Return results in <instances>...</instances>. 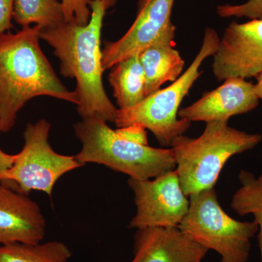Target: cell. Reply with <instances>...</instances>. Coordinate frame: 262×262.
Returning <instances> with one entry per match:
<instances>
[{
    "mask_svg": "<svg viewBox=\"0 0 262 262\" xmlns=\"http://www.w3.org/2000/svg\"><path fill=\"white\" fill-rule=\"evenodd\" d=\"M89 24L64 21L42 28L40 39L54 50L61 61V74L75 79L79 98L77 111L82 119L97 117L115 122L117 110L103 88L101 29L106 8L99 0H91Z\"/></svg>",
    "mask_w": 262,
    "mask_h": 262,
    "instance_id": "obj_1",
    "label": "cell"
},
{
    "mask_svg": "<svg viewBox=\"0 0 262 262\" xmlns=\"http://www.w3.org/2000/svg\"><path fill=\"white\" fill-rule=\"evenodd\" d=\"M42 27H23L0 34V128L11 130L26 103L38 96H50L79 104L75 91L62 83L45 56L39 39Z\"/></svg>",
    "mask_w": 262,
    "mask_h": 262,
    "instance_id": "obj_2",
    "label": "cell"
},
{
    "mask_svg": "<svg viewBox=\"0 0 262 262\" xmlns=\"http://www.w3.org/2000/svg\"><path fill=\"white\" fill-rule=\"evenodd\" d=\"M261 140L260 134L237 130L229 126L228 121L208 122L196 139L179 136L170 146L183 192L189 196L213 189L227 162Z\"/></svg>",
    "mask_w": 262,
    "mask_h": 262,
    "instance_id": "obj_3",
    "label": "cell"
},
{
    "mask_svg": "<svg viewBox=\"0 0 262 262\" xmlns=\"http://www.w3.org/2000/svg\"><path fill=\"white\" fill-rule=\"evenodd\" d=\"M106 122L94 117L82 119L74 125L82 145L75 156L79 163L105 165L136 180L156 178L175 170L171 148L160 149L134 142L113 130Z\"/></svg>",
    "mask_w": 262,
    "mask_h": 262,
    "instance_id": "obj_4",
    "label": "cell"
},
{
    "mask_svg": "<svg viewBox=\"0 0 262 262\" xmlns=\"http://www.w3.org/2000/svg\"><path fill=\"white\" fill-rule=\"evenodd\" d=\"M220 40L214 29L206 28L201 50L186 72L168 87L150 95L134 107L118 108L115 122L117 127L140 125L151 131L160 145L171 146L174 139L184 135L192 123L187 119H178L179 106L201 76L203 62L215 54Z\"/></svg>",
    "mask_w": 262,
    "mask_h": 262,
    "instance_id": "obj_5",
    "label": "cell"
},
{
    "mask_svg": "<svg viewBox=\"0 0 262 262\" xmlns=\"http://www.w3.org/2000/svg\"><path fill=\"white\" fill-rule=\"evenodd\" d=\"M179 228L196 244L220 255L222 262H248L251 239L259 228L225 213L214 188L189 196L187 214Z\"/></svg>",
    "mask_w": 262,
    "mask_h": 262,
    "instance_id": "obj_6",
    "label": "cell"
},
{
    "mask_svg": "<svg viewBox=\"0 0 262 262\" xmlns=\"http://www.w3.org/2000/svg\"><path fill=\"white\" fill-rule=\"evenodd\" d=\"M51 127L44 119L27 125L23 149L15 155L13 165L0 173V182L12 184L24 194L37 190L51 198L58 179L83 166L75 156L58 154L53 150L48 141Z\"/></svg>",
    "mask_w": 262,
    "mask_h": 262,
    "instance_id": "obj_7",
    "label": "cell"
},
{
    "mask_svg": "<svg viewBox=\"0 0 262 262\" xmlns=\"http://www.w3.org/2000/svg\"><path fill=\"white\" fill-rule=\"evenodd\" d=\"M154 179L127 181L137 208L130 228L179 227L187 214L189 200L183 192L176 170Z\"/></svg>",
    "mask_w": 262,
    "mask_h": 262,
    "instance_id": "obj_8",
    "label": "cell"
},
{
    "mask_svg": "<svg viewBox=\"0 0 262 262\" xmlns=\"http://www.w3.org/2000/svg\"><path fill=\"white\" fill-rule=\"evenodd\" d=\"M175 0H139L137 16L118 40L105 42L103 70H110L122 60L139 54L151 45L173 46L176 27L172 23Z\"/></svg>",
    "mask_w": 262,
    "mask_h": 262,
    "instance_id": "obj_9",
    "label": "cell"
},
{
    "mask_svg": "<svg viewBox=\"0 0 262 262\" xmlns=\"http://www.w3.org/2000/svg\"><path fill=\"white\" fill-rule=\"evenodd\" d=\"M217 80L251 78L262 72V19L232 22L226 28L213 55Z\"/></svg>",
    "mask_w": 262,
    "mask_h": 262,
    "instance_id": "obj_10",
    "label": "cell"
},
{
    "mask_svg": "<svg viewBox=\"0 0 262 262\" xmlns=\"http://www.w3.org/2000/svg\"><path fill=\"white\" fill-rule=\"evenodd\" d=\"M46 230V219L37 203L8 183L1 182L0 246L39 244Z\"/></svg>",
    "mask_w": 262,
    "mask_h": 262,
    "instance_id": "obj_11",
    "label": "cell"
},
{
    "mask_svg": "<svg viewBox=\"0 0 262 262\" xmlns=\"http://www.w3.org/2000/svg\"><path fill=\"white\" fill-rule=\"evenodd\" d=\"M258 103L254 84L241 77H229L196 102L179 110L178 115L190 122L229 121L230 117L253 111Z\"/></svg>",
    "mask_w": 262,
    "mask_h": 262,
    "instance_id": "obj_12",
    "label": "cell"
},
{
    "mask_svg": "<svg viewBox=\"0 0 262 262\" xmlns=\"http://www.w3.org/2000/svg\"><path fill=\"white\" fill-rule=\"evenodd\" d=\"M208 250L179 227L139 229L130 262H201Z\"/></svg>",
    "mask_w": 262,
    "mask_h": 262,
    "instance_id": "obj_13",
    "label": "cell"
},
{
    "mask_svg": "<svg viewBox=\"0 0 262 262\" xmlns=\"http://www.w3.org/2000/svg\"><path fill=\"white\" fill-rule=\"evenodd\" d=\"M139 57L145 77L146 97L182 75L184 61L173 46L151 45L139 53Z\"/></svg>",
    "mask_w": 262,
    "mask_h": 262,
    "instance_id": "obj_14",
    "label": "cell"
},
{
    "mask_svg": "<svg viewBox=\"0 0 262 262\" xmlns=\"http://www.w3.org/2000/svg\"><path fill=\"white\" fill-rule=\"evenodd\" d=\"M110 70L108 82L119 110L134 107L146 98L145 77L139 54L118 62Z\"/></svg>",
    "mask_w": 262,
    "mask_h": 262,
    "instance_id": "obj_15",
    "label": "cell"
},
{
    "mask_svg": "<svg viewBox=\"0 0 262 262\" xmlns=\"http://www.w3.org/2000/svg\"><path fill=\"white\" fill-rule=\"evenodd\" d=\"M70 248L60 241L0 246V262H69Z\"/></svg>",
    "mask_w": 262,
    "mask_h": 262,
    "instance_id": "obj_16",
    "label": "cell"
},
{
    "mask_svg": "<svg viewBox=\"0 0 262 262\" xmlns=\"http://www.w3.org/2000/svg\"><path fill=\"white\" fill-rule=\"evenodd\" d=\"M238 179L241 187L232 196L231 207L239 215L252 214L258 226V246L262 262V172L256 178L251 172L242 170Z\"/></svg>",
    "mask_w": 262,
    "mask_h": 262,
    "instance_id": "obj_17",
    "label": "cell"
},
{
    "mask_svg": "<svg viewBox=\"0 0 262 262\" xmlns=\"http://www.w3.org/2000/svg\"><path fill=\"white\" fill-rule=\"evenodd\" d=\"M13 18L22 27L35 24L47 28L66 21L61 2L57 0H15Z\"/></svg>",
    "mask_w": 262,
    "mask_h": 262,
    "instance_id": "obj_18",
    "label": "cell"
},
{
    "mask_svg": "<svg viewBox=\"0 0 262 262\" xmlns=\"http://www.w3.org/2000/svg\"><path fill=\"white\" fill-rule=\"evenodd\" d=\"M217 13L222 18L262 19V0H248L241 5H223L217 7Z\"/></svg>",
    "mask_w": 262,
    "mask_h": 262,
    "instance_id": "obj_19",
    "label": "cell"
},
{
    "mask_svg": "<svg viewBox=\"0 0 262 262\" xmlns=\"http://www.w3.org/2000/svg\"><path fill=\"white\" fill-rule=\"evenodd\" d=\"M65 20L73 22L79 25L84 26L89 24L91 18V0H61Z\"/></svg>",
    "mask_w": 262,
    "mask_h": 262,
    "instance_id": "obj_20",
    "label": "cell"
},
{
    "mask_svg": "<svg viewBox=\"0 0 262 262\" xmlns=\"http://www.w3.org/2000/svg\"><path fill=\"white\" fill-rule=\"evenodd\" d=\"M15 0H0V34L6 33L13 27Z\"/></svg>",
    "mask_w": 262,
    "mask_h": 262,
    "instance_id": "obj_21",
    "label": "cell"
},
{
    "mask_svg": "<svg viewBox=\"0 0 262 262\" xmlns=\"http://www.w3.org/2000/svg\"><path fill=\"white\" fill-rule=\"evenodd\" d=\"M117 131L120 135L126 138L129 140L139 143L143 145H149L146 129L140 125H132L118 127Z\"/></svg>",
    "mask_w": 262,
    "mask_h": 262,
    "instance_id": "obj_22",
    "label": "cell"
},
{
    "mask_svg": "<svg viewBox=\"0 0 262 262\" xmlns=\"http://www.w3.org/2000/svg\"><path fill=\"white\" fill-rule=\"evenodd\" d=\"M0 128V133H1ZM15 155L7 154L0 148V173L8 170L14 163Z\"/></svg>",
    "mask_w": 262,
    "mask_h": 262,
    "instance_id": "obj_23",
    "label": "cell"
},
{
    "mask_svg": "<svg viewBox=\"0 0 262 262\" xmlns=\"http://www.w3.org/2000/svg\"><path fill=\"white\" fill-rule=\"evenodd\" d=\"M256 79L257 80V83L254 84L255 92H256L258 99L262 100V72L259 75L256 76Z\"/></svg>",
    "mask_w": 262,
    "mask_h": 262,
    "instance_id": "obj_24",
    "label": "cell"
},
{
    "mask_svg": "<svg viewBox=\"0 0 262 262\" xmlns=\"http://www.w3.org/2000/svg\"><path fill=\"white\" fill-rule=\"evenodd\" d=\"M101 3H102L104 8L106 10H108V8H113L117 4V0H99Z\"/></svg>",
    "mask_w": 262,
    "mask_h": 262,
    "instance_id": "obj_25",
    "label": "cell"
}]
</instances>
